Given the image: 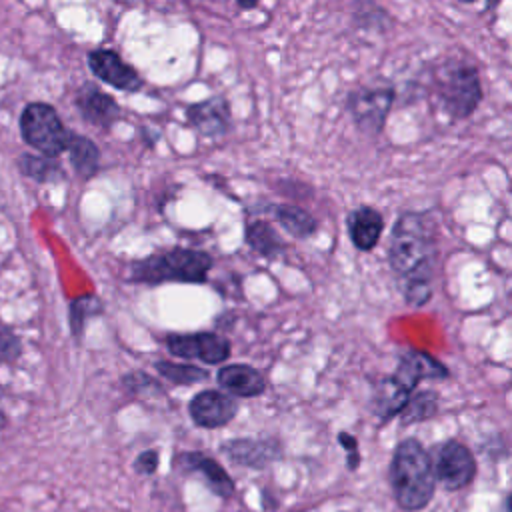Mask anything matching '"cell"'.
Masks as SVG:
<instances>
[{
  "label": "cell",
  "mask_w": 512,
  "mask_h": 512,
  "mask_svg": "<svg viewBox=\"0 0 512 512\" xmlns=\"http://www.w3.org/2000/svg\"><path fill=\"white\" fill-rule=\"evenodd\" d=\"M436 96L448 116L468 118L482 100L478 70L466 62H450L438 72Z\"/></svg>",
  "instance_id": "obj_4"
},
{
  "label": "cell",
  "mask_w": 512,
  "mask_h": 512,
  "mask_svg": "<svg viewBox=\"0 0 512 512\" xmlns=\"http://www.w3.org/2000/svg\"><path fill=\"white\" fill-rule=\"evenodd\" d=\"M216 378L224 390H228L232 396H240V398H254L266 390L264 376L248 364L222 366L218 370Z\"/></svg>",
  "instance_id": "obj_17"
},
{
  "label": "cell",
  "mask_w": 512,
  "mask_h": 512,
  "mask_svg": "<svg viewBox=\"0 0 512 512\" xmlns=\"http://www.w3.org/2000/svg\"><path fill=\"white\" fill-rule=\"evenodd\" d=\"M158 468V452L156 450H144L138 454V458L134 460V470L138 474H154Z\"/></svg>",
  "instance_id": "obj_26"
},
{
  "label": "cell",
  "mask_w": 512,
  "mask_h": 512,
  "mask_svg": "<svg viewBox=\"0 0 512 512\" xmlns=\"http://www.w3.org/2000/svg\"><path fill=\"white\" fill-rule=\"evenodd\" d=\"M434 476L446 490H460L476 476V460L468 446L458 440H446L438 446Z\"/></svg>",
  "instance_id": "obj_7"
},
{
  "label": "cell",
  "mask_w": 512,
  "mask_h": 512,
  "mask_svg": "<svg viewBox=\"0 0 512 512\" xmlns=\"http://www.w3.org/2000/svg\"><path fill=\"white\" fill-rule=\"evenodd\" d=\"M506 512H512V494L508 496V510Z\"/></svg>",
  "instance_id": "obj_30"
},
{
  "label": "cell",
  "mask_w": 512,
  "mask_h": 512,
  "mask_svg": "<svg viewBox=\"0 0 512 512\" xmlns=\"http://www.w3.org/2000/svg\"><path fill=\"white\" fill-rule=\"evenodd\" d=\"M436 410H438V396H436V392L422 390V392H416L414 396H410L408 404L400 412V418H402L404 424L422 422V420L432 418L436 414Z\"/></svg>",
  "instance_id": "obj_24"
},
{
  "label": "cell",
  "mask_w": 512,
  "mask_h": 512,
  "mask_svg": "<svg viewBox=\"0 0 512 512\" xmlns=\"http://www.w3.org/2000/svg\"><path fill=\"white\" fill-rule=\"evenodd\" d=\"M410 396L412 394L406 392L392 376L384 378L382 382L376 384L374 396H372V406H374L376 416L384 422L394 416H400V412L408 404Z\"/></svg>",
  "instance_id": "obj_18"
},
{
  "label": "cell",
  "mask_w": 512,
  "mask_h": 512,
  "mask_svg": "<svg viewBox=\"0 0 512 512\" xmlns=\"http://www.w3.org/2000/svg\"><path fill=\"white\" fill-rule=\"evenodd\" d=\"M382 230L384 218L372 206H358L348 214V236L352 244L362 252H368L378 244Z\"/></svg>",
  "instance_id": "obj_16"
},
{
  "label": "cell",
  "mask_w": 512,
  "mask_h": 512,
  "mask_svg": "<svg viewBox=\"0 0 512 512\" xmlns=\"http://www.w3.org/2000/svg\"><path fill=\"white\" fill-rule=\"evenodd\" d=\"M6 426V416H4V412L0 410V428H4Z\"/></svg>",
  "instance_id": "obj_29"
},
{
  "label": "cell",
  "mask_w": 512,
  "mask_h": 512,
  "mask_svg": "<svg viewBox=\"0 0 512 512\" xmlns=\"http://www.w3.org/2000/svg\"><path fill=\"white\" fill-rule=\"evenodd\" d=\"M68 154L72 160V166L76 174L82 178H92L100 168V150L98 146L80 134H72V140L68 144Z\"/></svg>",
  "instance_id": "obj_20"
},
{
  "label": "cell",
  "mask_w": 512,
  "mask_h": 512,
  "mask_svg": "<svg viewBox=\"0 0 512 512\" xmlns=\"http://www.w3.org/2000/svg\"><path fill=\"white\" fill-rule=\"evenodd\" d=\"M76 106L84 120L100 128L110 126L120 116V108L116 100L92 84H84L76 92Z\"/></svg>",
  "instance_id": "obj_14"
},
{
  "label": "cell",
  "mask_w": 512,
  "mask_h": 512,
  "mask_svg": "<svg viewBox=\"0 0 512 512\" xmlns=\"http://www.w3.org/2000/svg\"><path fill=\"white\" fill-rule=\"evenodd\" d=\"M190 418L200 428L226 426L238 412L236 400L218 390H202L188 404Z\"/></svg>",
  "instance_id": "obj_10"
},
{
  "label": "cell",
  "mask_w": 512,
  "mask_h": 512,
  "mask_svg": "<svg viewBox=\"0 0 512 512\" xmlns=\"http://www.w3.org/2000/svg\"><path fill=\"white\" fill-rule=\"evenodd\" d=\"M436 252V222L430 212L400 214L390 232L388 262L402 278V294L412 306H424L432 298Z\"/></svg>",
  "instance_id": "obj_1"
},
{
  "label": "cell",
  "mask_w": 512,
  "mask_h": 512,
  "mask_svg": "<svg viewBox=\"0 0 512 512\" xmlns=\"http://www.w3.org/2000/svg\"><path fill=\"white\" fill-rule=\"evenodd\" d=\"M166 348L178 358H194L206 364H220L230 356V342L214 332L168 334Z\"/></svg>",
  "instance_id": "obj_8"
},
{
  "label": "cell",
  "mask_w": 512,
  "mask_h": 512,
  "mask_svg": "<svg viewBox=\"0 0 512 512\" xmlns=\"http://www.w3.org/2000/svg\"><path fill=\"white\" fill-rule=\"evenodd\" d=\"M238 6H240V8H244V10H248V8H254V6H256V2H238Z\"/></svg>",
  "instance_id": "obj_28"
},
{
  "label": "cell",
  "mask_w": 512,
  "mask_h": 512,
  "mask_svg": "<svg viewBox=\"0 0 512 512\" xmlns=\"http://www.w3.org/2000/svg\"><path fill=\"white\" fill-rule=\"evenodd\" d=\"M154 368L158 370V374L162 378H166L168 382L178 384V386H190V384H196V382H200L208 376V372L200 366L176 364V362H168V360H158L154 364Z\"/></svg>",
  "instance_id": "obj_23"
},
{
  "label": "cell",
  "mask_w": 512,
  "mask_h": 512,
  "mask_svg": "<svg viewBox=\"0 0 512 512\" xmlns=\"http://www.w3.org/2000/svg\"><path fill=\"white\" fill-rule=\"evenodd\" d=\"M186 114L188 122L204 136H220L230 128L228 104L218 96L188 106Z\"/></svg>",
  "instance_id": "obj_15"
},
{
  "label": "cell",
  "mask_w": 512,
  "mask_h": 512,
  "mask_svg": "<svg viewBox=\"0 0 512 512\" xmlns=\"http://www.w3.org/2000/svg\"><path fill=\"white\" fill-rule=\"evenodd\" d=\"M20 134L28 146L48 158L68 150L72 140L58 112L46 102H30L24 106L20 114Z\"/></svg>",
  "instance_id": "obj_5"
},
{
  "label": "cell",
  "mask_w": 512,
  "mask_h": 512,
  "mask_svg": "<svg viewBox=\"0 0 512 512\" xmlns=\"http://www.w3.org/2000/svg\"><path fill=\"white\" fill-rule=\"evenodd\" d=\"M392 100H394V90L390 86H376V88L362 86L350 92L348 110L362 132L376 136L384 128Z\"/></svg>",
  "instance_id": "obj_6"
},
{
  "label": "cell",
  "mask_w": 512,
  "mask_h": 512,
  "mask_svg": "<svg viewBox=\"0 0 512 512\" xmlns=\"http://www.w3.org/2000/svg\"><path fill=\"white\" fill-rule=\"evenodd\" d=\"M338 440H340V444L346 448V452H348V468L350 470H356L358 468V464H360V454H358V442H356V438L352 436V434H348V432H340L338 434Z\"/></svg>",
  "instance_id": "obj_27"
},
{
  "label": "cell",
  "mask_w": 512,
  "mask_h": 512,
  "mask_svg": "<svg viewBox=\"0 0 512 512\" xmlns=\"http://www.w3.org/2000/svg\"><path fill=\"white\" fill-rule=\"evenodd\" d=\"M244 240L254 252L266 256V258H274L284 250V244H282L280 236L276 234V230L268 222H262V220L246 224Z\"/></svg>",
  "instance_id": "obj_21"
},
{
  "label": "cell",
  "mask_w": 512,
  "mask_h": 512,
  "mask_svg": "<svg viewBox=\"0 0 512 512\" xmlns=\"http://www.w3.org/2000/svg\"><path fill=\"white\" fill-rule=\"evenodd\" d=\"M176 466L182 468L184 472H194L198 474L204 484L218 496L228 498L234 494V482L228 476V472L210 456L200 454V452H184L176 456Z\"/></svg>",
  "instance_id": "obj_12"
},
{
  "label": "cell",
  "mask_w": 512,
  "mask_h": 512,
  "mask_svg": "<svg viewBox=\"0 0 512 512\" xmlns=\"http://www.w3.org/2000/svg\"><path fill=\"white\" fill-rule=\"evenodd\" d=\"M272 214L288 234H292L294 238H300V240L310 238L318 228L316 218L298 206L280 204V206L272 208Z\"/></svg>",
  "instance_id": "obj_19"
},
{
  "label": "cell",
  "mask_w": 512,
  "mask_h": 512,
  "mask_svg": "<svg viewBox=\"0 0 512 512\" xmlns=\"http://www.w3.org/2000/svg\"><path fill=\"white\" fill-rule=\"evenodd\" d=\"M222 452L240 466L262 468L280 458V446L274 440H254V438H236L222 444Z\"/></svg>",
  "instance_id": "obj_13"
},
{
  "label": "cell",
  "mask_w": 512,
  "mask_h": 512,
  "mask_svg": "<svg viewBox=\"0 0 512 512\" xmlns=\"http://www.w3.org/2000/svg\"><path fill=\"white\" fill-rule=\"evenodd\" d=\"M212 268L206 252L192 248H170L132 264L130 278L144 284L160 282H204Z\"/></svg>",
  "instance_id": "obj_3"
},
{
  "label": "cell",
  "mask_w": 512,
  "mask_h": 512,
  "mask_svg": "<svg viewBox=\"0 0 512 512\" xmlns=\"http://www.w3.org/2000/svg\"><path fill=\"white\" fill-rule=\"evenodd\" d=\"M448 368L436 360L434 356H430L428 352L422 350H406L400 360H398V368L392 374V378L406 390V392H414V388L418 386L420 380H442L448 378Z\"/></svg>",
  "instance_id": "obj_11"
},
{
  "label": "cell",
  "mask_w": 512,
  "mask_h": 512,
  "mask_svg": "<svg viewBox=\"0 0 512 512\" xmlns=\"http://www.w3.org/2000/svg\"><path fill=\"white\" fill-rule=\"evenodd\" d=\"M22 344L18 340V336L6 328L0 326V362H14L20 356Z\"/></svg>",
  "instance_id": "obj_25"
},
{
  "label": "cell",
  "mask_w": 512,
  "mask_h": 512,
  "mask_svg": "<svg viewBox=\"0 0 512 512\" xmlns=\"http://www.w3.org/2000/svg\"><path fill=\"white\" fill-rule=\"evenodd\" d=\"M18 168L22 174L36 182H54L64 178L62 166L48 156H34V154H24L18 158Z\"/></svg>",
  "instance_id": "obj_22"
},
{
  "label": "cell",
  "mask_w": 512,
  "mask_h": 512,
  "mask_svg": "<svg viewBox=\"0 0 512 512\" xmlns=\"http://www.w3.org/2000/svg\"><path fill=\"white\" fill-rule=\"evenodd\" d=\"M88 66L96 78L122 92H136L142 86L140 74L126 64L118 52L98 48L88 54Z\"/></svg>",
  "instance_id": "obj_9"
},
{
  "label": "cell",
  "mask_w": 512,
  "mask_h": 512,
  "mask_svg": "<svg viewBox=\"0 0 512 512\" xmlns=\"http://www.w3.org/2000/svg\"><path fill=\"white\" fill-rule=\"evenodd\" d=\"M388 478L394 500L402 510H422L434 496V466L416 438H406L396 446Z\"/></svg>",
  "instance_id": "obj_2"
}]
</instances>
